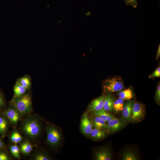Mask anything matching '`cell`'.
Here are the masks:
<instances>
[{
    "instance_id": "1",
    "label": "cell",
    "mask_w": 160,
    "mask_h": 160,
    "mask_svg": "<svg viewBox=\"0 0 160 160\" xmlns=\"http://www.w3.org/2000/svg\"><path fill=\"white\" fill-rule=\"evenodd\" d=\"M20 129L26 139L30 142L34 141L41 134L42 124L41 119L37 115L25 116L21 120Z\"/></svg>"
},
{
    "instance_id": "2",
    "label": "cell",
    "mask_w": 160,
    "mask_h": 160,
    "mask_svg": "<svg viewBox=\"0 0 160 160\" xmlns=\"http://www.w3.org/2000/svg\"><path fill=\"white\" fill-rule=\"evenodd\" d=\"M9 105L18 110L22 118L29 115L32 111L31 96L30 93L26 92L19 97H13L9 102Z\"/></svg>"
},
{
    "instance_id": "3",
    "label": "cell",
    "mask_w": 160,
    "mask_h": 160,
    "mask_svg": "<svg viewBox=\"0 0 160 160\" xmlns=\"http://www.w3.org/2000/svg\"><path fill=\"white\" fill-rule=\"evenodd\" d=\"M45 130L46 141L48 145L54 149L57 148L62 140V135L60 130L55 125L49 123L46 126Z\"/></svg>"
},
{
    "instance_id": "4",
    "label": "cell",
    "mask_w": 160,
    "mask_h": 160,
    "mask_svg": "<svg viewBox=\"0 0 160 160\" xmlns=\"http://www.w3.org/2000/svg\"><path fill=\"white\" fill-rule=\"evenodd\" d=\"M9 121L10 125L15 127L21 120L22 117L20 112L14 107L10 105L1 112Z\"/></svg>"
},
{
    "instance_id": "5",
    "label": "cell",
    "mask_w": 160,
    "mask_h": 160,
    "mask_svg": "<svg viewBox=\"0 0 160 160\" xmlns=\"http://www.w3.org/2000/svg\"><path fill=\"white\" fill-rule=\"evenodd\" d=\"M103 88L105 91L108 92L119 91L123 88L121 79L113 77L106 79L104 82Z\"/></svg>"
},
{
    "instance_id": "6",
    "label": "cell",
    "mask_w": 160,
    "mask_h": 160,
    "mask_svg": "<svg viewBox=\"0 0 160 160\" xmlns=\"http://www.w3.org/2000/svg\"><path fill=\"white\" fill-rule=\"evenodd\" d=\"M145 112L142 105L137 102L132 103L131 116V121L138 122L144 117Z\"/></svg>"
},
{
    "instance_id": "7",
    "label": "cell",
    "mask_w": 160,
    "mask_h": 160,
    "mask_svg": "<svg viewBox=\"0 0 160 160\" xmlns=\"http://www.w3.org/2000/svg\"><path fill=\"white\" fill-rule=\"evenodd\" d=\"M92 123L89 116L88 112H85L82 116L81 120L80 129L82 133L85 135H89L92 129Z\"/></svg>"
},
{
    "instance_id": "8",
    "label": "cell",
    "mask_w": 160,
    "mask_h": 160,
    "mask_svg": "<svg viewBox=\"0 0 160 160\" xmlns=\"http://www.w3.org/2000/svg\"><path fill=\"white\" fill-rule=\"evenodd\" d=\"M94 157L97 160H111L112 155L110 150L107 148H101L94 152Z\"/></svg>"
},
{
    "instance_id": "9",
    "label": "cell",
    "mask_w": 160,
    "mask_h": 160,
    "mask_svg": "<svg viewBox=\"0 0 160 160\" xmlns=\"http://www.w3.org/2000/svg\"><path fill=\"white\" fill-rule=\"evenodd\" d=\"M105 97V96L102 95L93 100L89 105L87 111L92 112L103 108Z\"/></svg>"
},
{
    "instance_id": "10",
    "label": "cell",
    "mask_w": 160,
    "mask_h": 160,
    "mask_svg": "<svg viewBox=\"0 0 160 160\" xmlns=\"http://www.w3.org/2000/svg\"><path fill=\"white\" fill-rule=\"evenodd\" d=\"M107 129L111 133L119 130L124 126V123L120 120L115 118L106 124Z\"/></svg>"
},
{
    "instance_id": "11",
    "label": "cell",
    "mask_w": 160,
    "mask_h": 160,
    "mask_svg": "<svg viewBox=\"0 0 160 160\" xmlns=\"http://www.w3.org/2000/svg\"><path fill=\"white\" fill-rule=\"evenodd\" d=\"M20 143L19 148L20 152L25 156L29 155L31 153L33 147V145L31 142L25 138Z\"/></svg>"
},
{
    "instance_id": "12",
    "label": "cell",
    "mask_w": 160,
    "mask_h": 160,
    "mask_svg": "<svg viewBox=\"0 0 160 160\" xmlns=\"http://www.w3.org/2000/svg\"><path fill=\"white\" fill-rule=\"evenodd\" d=\"M10 125L7 118L2 114H0V134L2 137L6 136Z\"/></svg>"
},
{
    "instance_id": "13",
    "label": "cell",
    "mask_w": 160,
    "mask_h": 160,
    "mask_svg": "<svg viewBox=\"0 0 160 160\" xmlns=\"http://www.w3.org/2000/svg\"><path fill=\"white\" fill-rule=\"evenodd\" d=\"M52 158L46 152L43 150L36 151L31 154L32 160H50Z\"/></svg>"
},
{
    "instance_id": "14",
    "label": "cell",
    "mask_w": 160,
    "mask_h": 160,
    "mask_svg": "<svg viewBox=\"0 0 160 160\" xmlns=\"http://www.w3.org/2000/svg\"><path fill=\"white\" fill-rule=\"evenodd\" d=\"M132 103L131 101L128 102L124 105L122 110V116L126 121H131Z\"/></svg>"
},
{
    "instance_id": "15",
    "label": "cell",
    "mask_w": 160,
    "mask_h": 160,
    "mask_svg": "<svg viewBox=\"0 0 160 160\" xmlns=\"http://www.w3.org/2000/svg\"><path fill=\"white\" fill-rule=\"evenodd\" d=\"M89 135L92 139L97 140L103 139L105 136L106 133L102 129L94 128L92 129Z\"/></svg>"
},
{
    "instance_id": "16",
    "label": "cell",
    "mask_w": 160,
    "mask_h": 160,
    "mask_svg": "<svg viewBox=\"0 0 160 160\" xmlns=\"http://www.w3.org/2000/svg\"><path fill=\"white\" fill-rule=\"evenodd\" d=\"M9 139L12 144H17L23 141L24 138L20 132L16 129H15L11 132Z\"/></svg>"
},
{
    "instance_id": "17",
    "label": "cell",
    "mask_w": 160,
    "mask_h": 160,
    "mask_svg": "<svg viewBox=\"0 0 160 160\" xmlns=\"http://www.w3.org/2000/svg\"><path fill=\"white\" fill-rule=\"evenodd\" d=\"M114 101L113 96L110 94L107 95L105 96L103 108L107 112L112 111Z\"/></svg>"
},
{
    "instance_id": "18",
    "label": "cell",
    "mask_w": 160,
    "mask_h": 160,
    "mask_svg": "<svg viewBox=\"0 0 160 160\" xmlns=\"http://www.w3.org/2000/svg\"><path fill=\"white\" fill-rule=\"evenodd\" d=\"M94 116L91 120L93 126L94 128L100 129H107L106 124L105 120L98 116Z\"/></svg>"
},
{
    "instance_id": "19",
    "label": "cell",
    "mask_w": 160,
    "mask_h": 160,
    "mask_svg": "<svg viewBox=\"0 0 160 160\" xmlns=\"http://www.w3.org/2000/svg\"><path fill=\"white\" fill-rule=\"evenodd\" d=\"M28 89L16 81L13 89L14 97H18L25 94Z\"/></svg>"
},
{
    "instance_id": "20",
    "label": "cell",
    "mask_w": 160,
    "mask_h": 160,
    "mask_svg": "<svg viewBox=\"0 0 160 160\" xmlns=\"http://www.w3.org/2000/svg\"><path fill=\"white\" fill-rule=\"evenodd\" d=\"M121 159L123 160H137L138 158L136 153L132 151L128 150L122 154Z\"/></svg>"
},
{
    "instance_id": "21",
    "label": "cell",
    "mask_w": 160,
    "mask_h": 160,
    "mask_svg": "<svg viewBox=\"0 0 160 160\" xmlns=\"http://www.w3.org/2000/svg\"><path fill=\"white\" fill-rule=\"evenodd\" d=\"M10 151L15 158L19 159L21 158L19 147L16 144H12L9 146Z\"/></svg>"
},
{
    "instance_id": "22",
    "label": "cell",
    "mask_w": 160,
    "mask_h": 160,
    "mask_svg": "<svg viewBox=\"0 0 160 160\" xmlns=\"http://www.w3.org/2000/svg\"><path fill=\"white\" fill-rule=\"evenodd\" d=\"M17 81L28 89H29L31 87V80L28 76H25L19 79Z\"/></svg>"
},
{
    "instance_id": "23",
    "label": "cell",
    "mask_w": 160,
    "mask_h": 160,
    "mask_svg": "<svg viewBox=\"0 0 160 160\" xmlns=\"http://www.w3.org/2000/svg\"><path fill=\"white\" fill-rule=\"evenodd\" d=\"M119 96L123 100H129L133 97L132 91L130 88L126 89L119 92Z\"/></svg>"
},
{
    "instance_id": "24",
    "label": "cell",
    "mask_w": 160,
    "mask_h": 160,
    "mask_svg": "<svg viewBox=\"0 0 160 160\" xmlns=\"http://www.w3.org/2000/svg\"><path fill=\"white\" fill-rule=\"evenodd\" d=\"M124 106L123 100L120 98H118L117 100L114 101L113 105V109L117 112L122 111Z\"/></svg>"
},
{
    "instance_id": "25",
    "label": "cell",
    "mask_w": 160,
    "mask_h": 160,
    "mask_svg": "<svg viewBox=\"0 0 160 160\" xmlns=\"http://www.w3.org/2000/svg\"><path fill=\"white\" fill-rule=\"evenodd\" d=\"M92 114L94 116H98L105 121L109 114L103 108L92 112Z\"/></svg>"
},
{
    "instance_id": "26",
    "label": "cell",
    "mask_w": 160,
    "mask_h": 160,
    "mask_svg": "<svg viewBox=\"0 0 160 160\" xmlns=\"http://www.w3.org/2000/svg\"><path fill=\"white\" fill-rule=\"evenodd\" d=\"M11 158L6 150L0 149V160H9Z\"/></svg>"
},
{
    "instance_id": "27",
    "label": "cell",
    "mask_w": 160,
    "mask_h": 160,
    "mask_svg": "<svg viewBox=\"0 0 160 160\" xmlns=\"http://www.w3.org/2000/svg\"><path fill=\"white\" fill-rule=\"evenodd\" d=\"M125 2L127 5L131 6L135 8L138 5L137 0H125Z\"/></svg>"
},
{
    "instance_id": "28",
    "label": "cell",
    "mask_w": 160,
    "mask_h": 160,
    "mask_svg": "<svg viewBox=\"0 0 160 160\" xmlns=\"http://www.w3.org/2000/svg\"><path fill=\"white\" fill-rule=\"evenodd\" d=\"M5 105V101L4 95L0 90V110L3 108Z\"/></svg>"
},
{
    "instance_id": "29",
    "label": "cell",
    "mask_w": 160,
    "mask_h": 160,
    "mask_svg": "<svg viewBox=\"0 0 160 160\" xmlns=\"http://www.w3.org/2000/svg\"><path fill=\"white\" fill-rule=\"evenodd\" d=\"M155 100L156 102L158 103L160 102V85L159 84L157 87L155 94Z\"/></svg>"
},
{
    "instance_id": "30",
    "label": "cell",
    "mask_w": 160,
    "mask_h": 160,
    "mask_svg": "<svg viewBox=\"0 0 160 160\" xmlns=\"http://www.w3.org/2000/svg\"><path fill=\"white\" fill-rule=\"evenodd\" d=\"M160 67H158L149 76L150 78L160 77Z\"/></svg>"
},
{
    "instance_id": "31",
    "label": "cell",
    "mask_w": 160,
    "mask_h": 160,
    "mask_svg": "<svg viewBox=\"0 0 160 160\" xmlns=\"http://www.w3.org/2000/svg\"><path fill=\"white\" fill-rule=\"evenodd\" d=\"M0 149L7 150V147L4 143L0 137Z\"/></svg>"
},
{
    "instance_id": "32",
    "label": "cell",
    "mask_w": 160,
    "mask_h": 160,
    "mask_svg": "<svg viewBox=\"0 0 160 160\" xmlns=\"http://www.w3.org/2000/svg\"><path fill=\"white\" fill-rule=\"evenodd\" d=\"M115 118V117L112 114H109L107 118L106 119L105 121L108 122L112 120Z\"/></svg>"
},
{
    "instance_id": "33",
    "label": "cell",
    "mask_w": 160,
    "mask_h": 160,
    "mask_svg": "<svg viewBox=\"0 0 160 160\" xmlns=\"http://www.w3.org/2000/svg\"><path fill=\"white\" fill-rule=\"evenodd\" d=\"M160 56V45H159L156 55V59L158 60Z\"/></svg>"
}]
</instances>
